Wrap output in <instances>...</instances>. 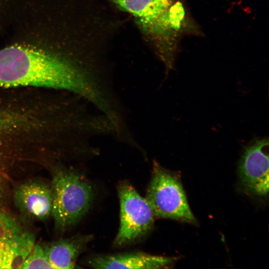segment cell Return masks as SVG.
Returning a JSON list of instances; mask_svg holds the SVG:
<instances>
[{
  "instance_id": "10",
  "label": "cell",
  "mask_w": 269,
  "mask_h": 269,
  "mask_svg": "<svg viewBox=\"0 0 269 269\" xmlns=\"http://www.w3.org/2000/svg\"><path fill=\"white\" fill-rule=\"evenodd\" d=\"M34 235L22 229L14 236L8 249V269H21L35 245Z\"/></svg>"
},
{
  "instance_id": "4",
  "label": "cell",
  "mask_w": 269,
  "mask_h": 269,
  "mask_svg": "<svg viewBox=\"0 0 269 269\" xmlns=\"http://www.w3.org/2000/svg\"><path fill=\"white\" fill-rule=\"evenodd\" d=\"M133 17L156 54L169 45L174 34L168 15L172 0H108Z\"/></svg>"
},
{
  "instance_id": "6",
  "label": "cell",
  "mask_w": 269,
  "mask_h": 269,
  "mask_svg": "<svg viewBox=\"0 0 269 269\" xmlns=\"http://www.w3.org/2000/svg\"><path fill=\"white\" fill-rule=\"evenodd\" d=\"M269 139L255 138L244 146L239 163L242 185L250 193L265 196L269 192Z\"/></svg>"
},
{
  "instance_id": "9",
  "label": "cell",
  "mask_w": 269,
  "mask_h": 269,
  "mask_svg": "<svg viewBox=\"0 0 269 269\" xmlns=\"http://www.w3.org/2000/svg\"><path fill=\"white\" fill-rule=\"evenodd\" d=\"M92 238L91 235H77L60 239L42 246L54 269H73L78 257Z\"/></svg>"
},
{
  "instance_id": "11",
  "label": "cell",
  "mask_w": 269,
  "mask_h": 269,
  "mask_svg": "<svg viewBox=\"0 0 269 269\" xmlns=\"http://www.w3.org/2000/svg\"><path fill=\"white\" fill-rule=\"evenodd\" d=\"M54 269L42 245L35 243L24 262L21 269Z\"/></svg>"
},
{
  "instance_id": "8",
  "label": "cell",
  "mask_w": 269,
  "mask_h": 269,
  "mask_svg": "<svg viewBox=\"0 0 269 269\" xmlns=\"http://www.w3.org/2000/svg\"><path fill=\"white\" fill-rule=\"evenodd\" d=\"M177 259L133 252L101 255L88 261L94 269H168L173 267Z\"/></svg>"
},
{
  "instance_id": "1",
  "label": "cell",
  "mask_w": 269,
  "mask_h": 269,
  "mask_svg": "<svg viewBox=\"0 0 269 269\" xmlns=\"http://www.w3.org/2000/svg\"><path fill=\"white\" fill-rule=\"evenodd\" d=\"M101 77L96 58L80 44L62 54L19 45L0 50V87H49L89 99L98 91Z\"/></svg>"
},
{
  "instance_id": "7",
  "label": "cell",
  "mask_w": 269,
  "mask_h": 269,
  "mask_svg": "<svg viewBox=\"0 0 269 269\" xmlns=\"http://www.w3.org/2000/svg\"><path fill=\"white\" fill-rule=\"evenodd\" d=\"M13 198L18 210L29 218L44 220L51 215L53 195L51 184L35 180L25 181L16 188Z\"/></svg>"
},
{
  "instance_id": "2",
  "label": "cell",
  "mask_w": 269,
  "mask_h": 269,
  "mask_svg": "<svg viewBox=\"0 0 269 269\" xmlns=\"http://www.w3.org/2000/svg\"><path fill=\"white\" fill-rule=\"evenodd\" d=\"M51 186V216L56 229L64 232L76 225L89 211L93 202L94 189L83 174L65 167L54 171Z\"/></svg>"
},
{
  "instance_id": "3",
  "label": "cell",
  "mask_w": 269,
  "mask_h": 269,
  "mask_svg": "<svg viewBox=\"0 0 269 269\" xmlns=\"http://www.w3.org/2000/svg\"><path fill=\"white\" fill-rule=\"evenodd\" d=\"M145 198L155 217L197 224L177 174L156 160L153 161L151 178Z\"/></svg>"
},
{
  "instance_id": "5",
  "label": "cell",
  "mask_w": 269,
  "mask_h": 269,
  "mask_svg": "<svg viewBox=\"0 0 269 269\" xmlns=\"http://www.w3.org/2000/svg\"><path fill=\"white\" fill-rule=\"evenodd\" d=\"M118 192L120 224L114 245L119 247L133 243L145 236L152 228L155 217L146 199L127 181L119 183Z\"/></svg>"
}]
</instances>
